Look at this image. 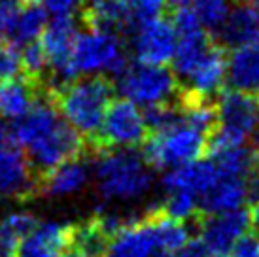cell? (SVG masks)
Returning <instances> with one entry per match:
<instances>
[{
    "instance_id": "cell-33",
    "label": "cell",
    "mask_w": 259,
    "mask_h": 257,
    "mask_svg": "<svg viewBox=\"0 0 259 257\" xmlns=\"http://www.w3.org/2000/svg\"><path fill=\"white\" fill-rule=\"evenodd\" d=\"M168 4H172V6H180V4H187V2H191V0H165Z\"/></svg>"
},
{
    "instance_id": "cell-14",
    "label": "cell",
    "mask_w": 259,
    "mask_h": 257,
    "mask_svg": "<svg viewBox=\"0 0 259 257\" xmlns=\"http://www.w3.org/2000/svg\"><path fill=\"white\" fill-rule=\"evenodd\" d=\"M225 79H227V51L220 42H212L193 72L184 79L186 85L180 83V87L187 93L212 99L222 91Z\"/></svg>"
},
{
    "instance_id": "cell-28",
    "label": "cell",
    "mask_w": 259,
    "mask_h": 257,
    "mask_svg": "<svg viewBox=\"0 0 259 257\" xmlns=\"http://www.w3.org/2000/svg\"><path fill=\"white\" fill-rule=\"evenodd\" d=\"M48 12L53 15H65L72 14L74 10L81 4V0H44Z\"/></svg>"
},
{
    "instance_id": "cell-19",
    "label": "cell",
    "mask_w": 259,
    "mask_h": 257,
    "mask_svg": "<svg viewBox=\"0 0 259 257\" xmlns=\"http://www.w3.org/2000/svg\"><path fill=\"white\" fill-rule=\"evenodd\" d=\"M259 32V10L248 0H240L229 10L227 19L218 30L223 48H237L250 42Z\"/></svg>"
},
{
    "instance_id": "cell-7",
    "label": "cell",
    "mask_w": 259,
    "mask_h": 257,
    "mask_svg": "<svg viewBox=\"0 0 259 257\" xmlns=\"http://www.w3.org/2000/svg\"><path fill=\"white\" fill-rule=\"evenodd\" d=\"M115 79L119 93L142 108L172 102L180 91L176 74L165 68V64L127 63Z\"/></svg>"
},
{
    "instance_id": "cell-17",
    "label": "cell",
    "mask_w": 259,
    "mask_h": 257,
    "mask_svg": "<svg viewBox=\"0 0 259 257\" xmlns=\"http://www.w3.org/2000/svg\"><path fill=\"white\" fill-rule=\"evenodd\" d=\"M227 81L233 89L259 95V32L227 55Z\"/></svg>"
},
{
    "instance_id": "cell-12",
    "label": "cell",
    "mask_w": 259,
    "mask_h": 257,
    "mask_svg": "<svg viewBox=\"0 0 259 257\" xmlns=\"http://www.w3.org/2000/svg\"><path fill=\"white\" fill-rule=\"evenodd\" d=\"M38 193V174L27 155L12 142L0 150V197L23 200Z\"/></svg>"
},
{
    "instance_id": "cell-13",
    "label": "cell",
    "mask_w": 259,
    "mask_h": 257,
    "mask_svg": "<svg viewBox=\"0 0 259 257\" xmlns=\"http://www.w3.org/2000/svg\"><path fill=\"white\" fill-rule=\"evenodd\" d=\"M133 32V51L137 61L150 64H166L172 61L176 48V30L172 21L161 15L140 25Z\"/></svg>"
},
{
    "instance_id": "cell-10",
    "label": "cell",
    "mask_w": 259,
    "mask_h": 257,
    "mask_svg": "<svg viewBox=\"0 0 259 257\" xmlns=\"http://www.w3.org/2000/svg\"><path fill=\"white\" fill-rule=\"evenodd\" d=\"M216 112L218 125L212 135L231 142H246L259 127V95L231 87L220 95Z\"/></svg>"
},
{
    "instance_id": "cell-8",
    "label": "cell",
    "mask_w": 259,
    "mask_h": 257,
    "mask_svg": "<svg viewBox=\"0 0 259 257\" xmlns=\"http://www.w3.org/2000/svg\"><path fill=\"white\" fill-rule=\"evenodd\" d=\"M78 32V23L72 14L53 15V19L44 27L40 46L48 64V91L76 78L72 70V50Z\"/></svg>"
},
{
    "instance_id": "cell-9",
    "label": "cell",
    "mask_w": 259,
    "mask_h": 257,
    "mask_svg": "<svg viewBox=\"0 0 259 257\" xmlns=\"http://www.w3.org/2000/svg\"><path fill=\"white\" fill-rule=\"evenodd\" d=\"M148 136L144 112L129 99L112 100L93 142V150L102 148H137Z\"/></svg>"
},
{
    "instance_id": "cell-5",
    "label": "cell",
    "mask_w": 259,
    "mask_h": 257,
    "mask_svg": "<svg viewBox=\"0 0 259 257\" xmlns=\"http://www.w3.org/2000/svg\"><path fill=\"white\" fill-rule=\"evenodd\" d=\"M210 136L189 125L184 119L170 123L163 128L150 131L144 140V159L151 168H174L193 163L206 153Z\"/></svg>"
},
{
    "instance_id": "cell-18",
    "label": "cell",
    "mask_w": 259,
    "mask_h": 257,
    "mask_svg": "<svg viewBox=\"0 0 259 257\" xmlns=\"http://www.w3.org/2000/svg\"><path fill=\"white\" fill-rule=\"evenodd\" d=\"M42 93V87L27 76L0 79V117L10 121L23 117Z\"/></svg>"
},
{
    "instance_id": "cell-4",
    "label": "cell",
    "mask_w": 259,
    "mask_h": 257,
    "mask_svg": "<svg viewBox=\"0 0 259 257\" xmlns=\"http://www.w3.org/2000/svg\"><path fill=\"white\" fill-rule=\"evenodd\" d=\"M95 159L93 178L101 199L131 202L142 199L153 186L151 164L133 148H102Z\"/></svg>"
},
{
    "instance_id": "cell-35",
    "label": "cell",
    "mask_w": 259,
    "mask_h": 257,
    "mask_svg": "<svg viewBox=\"0 0 259 257\" xmlns=\"http://www.w3.org/2000/svg\"><path fill=\"white\" fill-rule=\"evenodd\" d=\"M248 2H252L253 6H255V8H257V10H259V0H248Z\"/></svg>"
},
{
    "instance_id": "cell-11",
    "label": "cell",
    "mask_w": 259,
    "mask_h": 257,
    "mask_svg": "<svg viewBox=\"0 0 259 257\" xmlns=\"http://www.w3.org/2000/svg\"><path fill=\"white\" fill-rule=\"evenodd\" d=\"M250 227V212L242 208L202 214L197 242L206 253L227 255L235 242L240 236H244Z\"/></svg>"
},
{
    "instance_id": "cell-25",
    "label": "cell",
    "mask_w": 259,
    "mask_h": 257,
    "mask_svg": "<svg viewBox=\"0 0 259 257\" xmlns=\"http://www.w3.org/2000/svg\"><path fill=\"white\" fill-rule=\"evenodd\" d=\"M21 72V50L10 40L0 38V79L12 78Z\"/></svg>"
},
{
    "instance_id": "cell-31",
    "label": "cell",
    "mask_w": 259,
    "mask_h": 257,
    "mask_svg": "<svg viewBox=\"0 0 259 257\" xmlns=\"http://www.w3.org/2000/svg\"><path fill=\"white\" fill-rule=\"evenodd\" d=\"M12 142H15L14 135H12V128H8L6 125L2 123V117H0V150L10 146Z\"/></svg>"
},
{
    "instance_id": "cell-27",
    "label": "cell",
    "mask_w": 259,
    "mask_h": 257,
    "mask_svg": "<svg viewBox=\"0 0 259 257\" xmlns=\"http://www.w3.org/2000/svg\"><path fill=\"white\" fill-rule=\"evenodd\" d=\"M231 257H259V235H248L240 236L235 246L227 253Z\"/></svg>"
},
{
    "instance_id": "cell-22",
    "label": "cell",
    "mask_w": 259,
    "mask_h": 257,
    "mask_svg": "<svg viewBox=\"0 0 259 257\" xmlns=\"http://www.w3.org/2000/svg\"><path fill=\"white\" fill-rule=\"evenodd\" d=\"M165 12V0H121L123 30H135L140 25L157 19Z\"/></svg>"
},
{
    "instance_id": "cell-34",
    "label": "cell",
    "mask_w": 259,
    "mask_h": 257,
    "mask_svg": "<svg viewBox=\"0 0 259 257\" xmlns=\"http://www.w3.org/2000/svg\"><path fill=\"white\" fill-rule=\"evenodd\" d=\"M23 4H40L42 0H21Z\"/></svg>"
},
{
    "instance_id": "cell-26",
    "label": "cell",
    "mask_w": 259,
    "mask_h": 257,
    "mask_svg": "<svg viewBox=\"0 0 259 257\" xmlns=\"http://www.w3.org/2000/svg\"><path fill=\"white\" fill-rule=\"evenodd\" d=\"M21 8V2H17V0H2L0 2V38L14 42Z\"/></svg>"
},
{
    "instance_id": "cell-15",
    "label": "cell",
    "mask_w": 259,
    "mask_h": 257,
    "mask_svg": "<svg viewBox=\"0 0 259 257\" xmlns=\"http://www.w3.org/2000/svg\"><path fill=\"white\" fill-rule=\"evenodd\" d=\"M72 231L70 223L36 222L19 244L17 257H63L70 248Z\"/></svg>"
},
{
    "instance_id": "cell-23",
    "label": "cell",
    "mask_w": 259,
    "mask_h": 257,
    "mask_svg": "<svg viewBox=\"0 0 259 257\" xmlns=\"http://www.w3.org/2000/svg\"><path fill=\"white\" fill-rule=\"evenodd\" d=\"M46 25H48V10H44L38 4H27V8H21L17 29L14 34V44L23 46L27 42L38 40Z\"/></svg>"
},
{
    "instance_id": "cell-3",
    "label": "cell",
    "mask_w": 259,
    "mask_h": 257,
    "mask_svg": "<svg viewBox=\"0 0 259 257\" xmlns=\"http://www.w3.org/2000/svg\"><path fill=\"white\" fill-rule=\"evenodd\" d=\"M59 114L85 142L93 146L106 108L114 97V83L104 74L78 76L68 83L46 91Z\"/></svg>"
},
{
    "instance_id": "cell-16",
    "label": "cell",
    "mask_w": 259,
    "mask_h": 257,
    "mask_svg": "<svg viewBox=\"0 0 259 257\" xmlns=\"http://www.w3.org/2000/svg\"><path fill=\"white\" fill-rule=\"evenodd\" d=\"M89 182V166L76 155L55 164L38 178V193L50 199H65L83 191Z\"/></svg>"
},
{
    "instance_id": "cell-1",
    "label": "cell",
    "mask_w": 259,
    "mask_h": 257,
    "mask_svg": "<svg viewBox=\"0 0 259 257\" xmlns=\"http://www.w3.org/2000/svg\"><path fill=\"white\" fill-rule=\"evenodd\" d=\"M12 135L38 178L55 164L79 155L85 144V140L59 114L57 106L46 91L27 114L15 119Z\"/></svg>"
},
{
    "instance_id": "cell-30",
    "label": "cell",
    "mask_w": 259,
    "mask_h": 257,
    "mask_svg": "<svg viewBox=\"0 0 259 257\" xmlns=\"http://www.w3.org/2000/svg\"><path fill=\"white\" fill-rule=\"evenodd\" d=\"M186 257H225V255H212V253H206V251L199 246L197 240H191L186 250Z\"/></svg>"
},
{
    "instance_id": "cell-21",
    "label": "cell",
    "mask_w": 259,
    "mask_h": 257,
    "mask_svg": "<svg viewBox=\"0 0 259 257\" xmlns=\"http://www.w3.org/2000/svg\"><path fill=\"white\" fill-rule=\"evenodd\" d=\"M81 19L85 27L123 32L121 0H83Z\"/></svg>"
},
{
    "instance_id": "cell-32",
    "label": "cell",
    "mask_w": 259,
    "mask_h": 257,
    "mask_svg": "<svg viewBox=\"0 0 259 257\" xmlns=\"http://www.w3.org/2000/svg\"><path fill=\"white\" fill-rule=\"evenodd\" d=\"M250 225L255 229V233L259 235V195L255 197V202H253L252 212H250Z\"/></svg>"
},
{
    "instance_id": "cell-24",
    "label": "cell",
    "mask_w": 259,
    "mask_h": 257,
    "mask_svg": "<svg viewBox=\"0 0 259 257\" xmlns=\"http://www.w3.org/2000/svg\"><path fill=\"white\" fill-rule=\"evenodd\" d=\"M191 2H193L195 14L204 29L210 32H218L222 29L231 10L227 0H191Z\"/></svg>"
},
{
    "instance_id": "cell-29",
    "label": "cell",
    "mask_w": 259,
    "mask_h": 257,
    "mask_svg": "<svg viewBox=\"0 0 259 257\" xmlns=\"http://www.w3.org/2000/svg\"><path fill=\"white\" fill-rule=\"evenodd\" d=\"M63 257H104V253L93 251V250H85V248H79V246L70 244V248L63 253Z\"/></svg>"
},
{
    "instance_id": "cell-6",
    "label": "cell",
    "mask_w": 259,
    "mask_h": 257,
    "mask_svg": "<svg viewBox=\"0 0 259 257\" xmlns=\"http://www.w3.org/2000/svg\"><path fill=\"white\" fill-rule=\"evenodd\" d=\"M127 51L117 32L85 27L78 32L72 50V70L78 76L104 74L117 76L127 66Z\"/></svg>"
},
{
    "instance_id": "cell-2",
    "label": "cell",
    "mask_w": 259,
    "mask_h": 257,
    "mask_svg": "<svg viewBox=\"0 0 259 257\" xmlns=\"http://www.w3.org/2000/svg\"><path fill=\"white\" fill-rule=\"evenodd\" d=\"M191 233L182 220L155 208L135 222H123L108 238L104 257H186Z\"/></svg>"
},
{
    "instance_id": "cell-20",
    "label": "cell",
    "mask_w": 259,
    "mask_h": 257,
    "mask_svg": "<svg viewBox=\"0 0 259 257\" xmlns=\"http://www.w3.org/2000/svg\"><path fill=\"white\" fill-rule=\"evenodd\" d=\"M36 223L29 212H10L0 220V257H17L19 244Z\"/></svg>"
}]
</instances>
